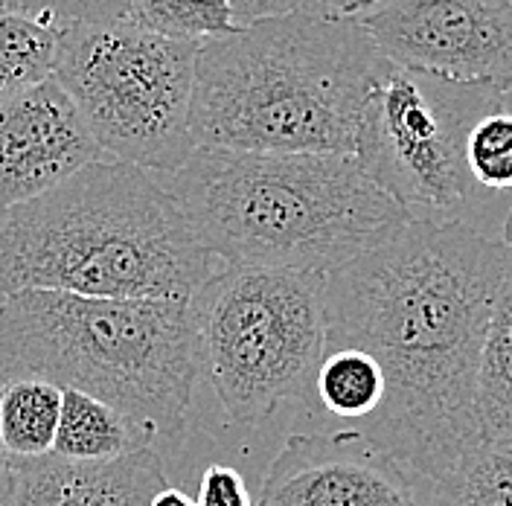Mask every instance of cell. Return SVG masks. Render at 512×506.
Listing matches in <instances>:
<instances>
[{"label":"cell","instance_id":"obj_1","mask_svg":"<svg viewBox=\"0 0 512 506\" xmlns=\"http://www.w3.org/2000/svg\"><path fill=\"white\" fill-rule=\"evenodd\" d=\"M507 253L463 222L414 219L323 280L326 349H364L387 379L382 411L358 434L422 486L480 443V352Z\"/></svg>","mask_w":512,"mask_h":506},{"label":"cell","instance_id":"obj_2","mask_svg":"<svg viewBox=\"0 0 512 506\" xmlns=\"http://www.w3.org/2000/svg\"><path fill=\"white\" fill-rule=\"evenodd\" d=\"M195 242L224 265L329 277L414 222L355 155H271L198 146L160 181Z\"/></svg>","mask_w":512,"mask_h":506},{"label":"cell","instance_id":"obj_3","mask_svg":"<svg viewBox=\"0 0 512 506\" xmlns=\"http://www.w3.org/2000/svg\"><path fill=\"white\" fill-rule=\"evenodd\" d=\"M384 56L358 18L294 12L204 41L195 64V149L352 155Z\"/></svg>","mask_w":512,"mask_h":506},{"label":"cell","instance_id":"obj_4","mask_svg":"<svg viewBox=\"0 0 512 506\" xmlns=\"http://www.w3.org/2000/svg\"><path fill=\"white\" fill-rule=\"evenodd\" d=\"M216 274L175 198L123 160L0 213V294L64 291L99 300H192Z\"/></svg>","mask_w":512,"mask_h":506},{"label":"cell","instance_id":"obj_5","mask_svg":"<svg viewBox=\"0 0 512 506\" xmlns=\"http://www.w3.org/2000/svg\"><path fill=\"white\" fill-rule=\"evenodd\" d=\"M195 376L190 300L0 294V381L82 390L123 413L160 457L184 440Z\"/></svg>","mask_w":512,"mask_h":506},{"label":"cell","instance_id":"obj_6","mask_svg":"<svg viewBox=\"0 0 512 506\" xmlns=\"http://www.w3.org/2000/svg\"><path fill=\"white\" fill-rule=\"evenodd\" d=\"M323 280L309 271L224 265L192 294L198 373L236 425H256L315 390L326 349Z\"/></svg>","mask_w":512,"mask_h":506},{"label":"cell","instance_id":"obj_7","mask_svg":"<svg viewBox=\"0 0 512 506\" xmlns=\"http://www.w3.org/2000/svg\"><path fill=\"white\" fill-rule=\"evenodd\" d=\"M201 44L166 38L131 15L59 21L56 79L111 160L172 175L195 152L192 96Z\"/></svg>","mask_w":512,"mask_h":506},{"label":"cell","instance_id":"obj_8","mask_svg":"<svg viewBox=\"0 0 512 506\" xmlns=\"http://www.w3.org/2000/svg\"><path fill=\"white\" fill-rule=\"evenodd\" d=\"M507 94L384 59L355 128V158L402 207L454 210L469 192V131Z\"/></svg>","mask_w":512,"mask_h":506},{"label":"cell","instance_id":"obj_9","mask_svg":"<svg viewBox=\"0 0 512 506\" xmlns=\"http://www.w3.org/2000/svg\"><path fill=\"white\" fill-rule=\"evenodd\" d=\"M358 21L393 64L512 94V0H384Z\"/></svg>","mask_w":512,"mask_h":506},{"label":"cell","instance_id":"obj_10","mask_svg":"<svg viewBox=\"0 0 512 506\" xmlns=\"http://www.w3.org/2000/svg\"><path fill=\"white\" fill-rule=\"evenodd\" d=\"M256 506H425L422 483L358 431L291 434Z\"/></svg>","mask_w":512,"mask_h":506},{"label":"cell","instance_id":"obj_11","mask_svg":"<svg viewBox=\"0 0 512 506\" xmlns=\"http://www.w3.org/2000/svg\"><path fill=\"white\" fill-rule=\"evenodd\" d=\"M111 160L56 76L0 105V207H18Z\"/></svg>","mask_w":512,"mask_h":506},{"label":"cell","instance_id":"obj_12","mask_svg":"<svg viewBox=\"0 0 512 506\" xmlns=\"http://www.w3.org/2000/svg\"><path fill=\"white\" fill-rule=\"evenodd\" d=\"M166 483L155 448L108 463H73L59 454L15 460L12 506H152Z\"/></svg>","mask_w":512,"mask_h":506},{"label":"cell","instance_id":"obj_13","mask_svg":"<svg viewBox=\"0 0 512 506\" xmlns=\"http://www.w3.org/2000/svg\"><path fill=\"white\" fill-rule=\"evenodd\" d=\"M475 411L480 443H512V248L480 352Z\"/></svg>","mask_w":512,"mask_h":506},{"label":"cell","instance_id":"obj_14","mask_svg":"<svg viewBox=\"0 0 512 506\" xmlns=\"http://www.w3.org/2000/svg\"><path fill=\"white\" fill-rule=\"evenodd\" d=\"M140 448L152 445L123 413L82 390L62 387V419L53 454L73 463H108Z\"/></svg>","mask_w":512,"mask_h":506},{"label":"cell","instance_id":"obj_15","mask_svg":"<svg viewBox=\"0 0 512 506\" xmlns=\"http://www.w3.org/2000/svg\"><path fill=\"white\" fill-rule=\"evenodd\" d=\"M62 387L44 379L0 384V443L12 460H38L56 451Z\"/></svg>","mask_w":512,"mask_h":506},{"label":"cell","instance_id":"obj_16","mask_svg":"<svg viewBox=\"0 0 512 506\" xmlns=\"http://www.w3.org/2000/svg\"><path fill=\"white\" fill-rule=\"evenodd\" d=\"M315 393L335 419L350 422V431H358L382 411L387 379L382 364L370 352L358 347H332L323 352Z\"/></svg>","mask_w":512,"mask_h":506},{"label":"cell","instance_id":"obj_17","mask_svg":"<svg viewBox=\"0 0 512 506\" xmlns=\"http://www.w3.org/2000/svg\"><path fill=\"white\" fill-rule=\"evenodd\" d=\"M59 59V21L0 12V105L50 79Z\"/></svg>","mask_w":512,"mask_h":506},{"label":"cell","instance_id":"obj_18","mask_svg":"<svg viewBox=\"0 0 512 506\" xmlns=\"http://www.w3.org/2000/svg\"><path fill=\"white\" fill-rule=\"evenodd\" d=\"M422 492L425 506H512V443H478Z\"/></svg>","mask_w":512,"mask_h":506},{"label":"cell","instance_id":"obj_19","mask_svg":"<svg viewBox=\"0 0 512 506\" xmlns=\"http://www.w3.org/2000/svg\"><path fill=\"white\" fill-rule=\"evenodd\" d=\"M134 21L178 41H213L239 30L230 0H131Z\"/></svg>","mask_w":512,"mask_h":506},{"label":"cell","instance_id":"obj_20","mask_svg":"<svg viewBox=\"0 0 512 506\" xmlns=\"http://www.w3.org/2000/svg\"><path fill=\"white\" fill-rule=\"evenodd\" d=\"M504 99L472 126L466 143L469 178L489 192H512V108Z\"/></svg>","mask_w":512,"mask_h":506},{"label":"cell","instance_id":"obj_21","mask_svg":"<svg viewBox=\"0 0 512 506\" xmlns=\"http://www.w3.org/2000/svg\"><path fill=\"white\" fill-rule=\"evenodd\" d=\"M0 12H27L76 24H108L126 18L131 0H0Z\"/></svg>","mask_w":512,"mask_h":506},{"label":"cell","instance_id":"obj_22","mask_svg":"<svg viewBox=\"0 0 512 506\" xmlns=\"http://www.w3.org/2000/svg\"><path fill=\"white\" fill-rule=\"evenodd\" d=\"M233 18L239 27H248L256 21L283 18L294 12H312V15H344L341 0H230Z\"/></svg>","mask_w":512,"mask_h":506},{"label":"cell","instance_id":"obj_23","mask_svg":"<svg viewBox=\"0 0 512 506\" xmlns=\"http://www.w3.org/2000/svg\"><path fill=\"white\" fill-rule=\"evenodd\" d=\"M198 506H254L251 489L245 483V477L239 475L233 466L213 463L204 469L201 483H198Z\"/></svg>","mask_w":512,"mask_h":506},{"label":"cell","instance_id":"obj_24","mask_svg":"<svg viewBox=\"0 0 512 506\" xmlns=\"http://www.w3.org/2000/svg\"><path fill=\"white\" fill-rule=\"evenodd\" d=\"M12 492H15V460L0 443V506H12Z\"/></svg>","mask_w":512,"mask_h":506},{"label":"cell","instance_id":"obj_25","mask_svg":"<svg viewBox=\"0 0 512 506\" xmlns=\"http://www.w3.org/2000/svg\"><path fill=\"white\" fill-rule=\"evenodd\" d=\"M152 506H198L195 498H190L187 492L175 489V486H163L158 495L152 498Z\"/></svg>","mask_w":512,"mask_h":506},{"label":"cell","instance_id":"obj_26","mask_svg":"<svg viewBox=\"0 0 512 506\" xmlns=\"http://www.w3.org/2000/svg\"><path fill=\"white\" fill-rule=\"evenodd\" d=\"M341 3H344V15L347 18H358V15H367L376 6H382L384 0H341Z\"/></svg>","mask_w":512,"mask_h":506},{"label":"cell","instance_id":"obj_27","mask_svg":"<svg viewBox=\"0 0 512 506\" xmlns=\"http://www.w3.org/2000/svg\"><path fill=\"white\" fill-rule=\"evenodd\" d=\"M504 245L512 248V204H510V213H507V222H504Z\"/></svg>","mask_w":512,"mask_h":506},{"label":"cell","instance_id":"obj_28","mask_svg":"<svg viewBox=\"0 0 512 506\" xmlns=\"http://www.w3.org/2000/svg\"><path fill=\"white\" fill-rule=\"evenodd\" d=\"M0 213H3V207H0Z\"/></svg>","mask_w":512,"mask_h":506}]
</instances>
